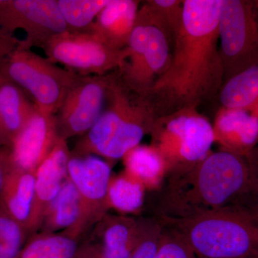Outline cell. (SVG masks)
Masks as SVG:
<instances>
[{"label":"cell","instance_id":"cell-30","mask_svg":"<svg viewBox=\"0 0 258 258\" xmlns=\"http://www.w3.org/2000/svg\"><path fill=\"white\" fill-rule=\"evenodd\" d=\"M161 222L162 233L155 258H198L177 231Z\"/></svg>","mask_w":258,"mask_h":258},{"label":"cell","instance_id":"cell-13","mask_svg":"<svg viewBox=\"0 0 258 258\" xmlns=\"http://www.w3.org/2000/svg\"><path fill=\"white\" fill-rule=\"evenodd\" d=\"M141 232L142 218L107 213L86 234L77 258H129Z\"/></svg>","mask_w":258,"mask_h":258},{"label":"cell","instance_id":"cell-27","mask_svg":"<svg viewBox=\"0 0 258 258\" xmlns=\"http://www.w3.org/2000/svg\"><path fill=\"white\" fill-rule=\"evenodd\" d=\"M30 235L0 205V258H18Z\"/></svg>","mask_w":258,"mask_h":258},{"label":"cell","instance_id":"cell-23","mask_svg":"<svg viewBox=\"0 0 258 258\" xmlns=\"http://www.w3.org/2000/svg\"><path fill=\"white\" fill-rule=\"evenodd\" d=\"M258 99V64L224 83L220 91L222 107L249 110Z\"/></svg>","mask_w":258,"mask_h":258},{"label":"cell","instance_id":"cell-7","mask_svg":"<svg viewBox=\"0 0 258 258\" xmlns=\"http://www.w3.org/2000/svg\"><path fill=\"white\" fill-rule=\"evenodd\" d=\"M218 33L224 83L258 64V12L254 1L222 0Z\"/></svg>","mask_w":258,"mask_h":258},{"label":"cell","instance_id":"cell-8","mask_svg":"<svg viewBox=\"0 0 258 258\" xmlns=\"http://www.w3.org/2000/svg\"><path fill=\"white\" fill-rule=\"evenodd\" d=\"M49 60L81 76H105L121 67L128 50L108 46L86 31H66L42 47Z\"/></svg>","mask_w":258,"mask_h":258},{"label":"cell","instance_id":"cell-31","mask_svg":"<svg viewBox=\"0 0 258 258\" xmlns=\"http://www.w3.org/2000/svg\"><path fill=\"white\" fill-rule=\"evenodd\" d=\"M10 147H0V189L5 173L9 166Z\"/></svg>","mask_w":258,"mask_h":258},{"label":"cell","instance_id":"cell-4","mask_svg":"<svg viewBox=\"0 0 258 258\" xmlns=\"http://www.w3.org/2000/svg\"><path fill=\"white\" fill-rule=\"evenodd\" d=\"M161 222L177 231L198 258L258 257V217L236 205Z\"/></svg>","mask_w":258,"mask_h":258},{"label":"cell","instance_id":"cell-32","mask_svg":"<svg viewBox=\"0 0 258 258\" xmlns=\"http://www.w3.org/2000/svg\"><path fill=\"white\" fill-rule=\"evenodd\" d=\"M10 140L0 119V147H10Z\"/></svg>","mask_w":258,"mask_h":258},{"label":"cell","instance_id":"cell-21","mask_svg":"<svg viewBox=\"0 0 258 258\" xmlns=\"http://www.w3.org/2000/svg\"><path fill=\"white\" fill-rule=\"evenodd\" d=\"M122 159L124 171L143 184L146 189H159L169 171L165 159L152 145L139 144Z\"/></svg>","mask_w":258,"mask_h":258},{"label":"cell","instance_id":"cell-35","mask_svg":"<svg viewBox=\"0 0 258 258\" xmlns=\"http://www.w3.org/2000/svg\"><path fill=\"white\" fill-rule=\"evenodd\" d=\"M249 258H258V257H249Z\"/></svg>","mask_w":258,"mask_h":258},{"label":"cell","instance_id":"cell-12","mask_svg":"<svg viewBox=\"0 0 258 258\" xmlns=\"http://www.w3.org/2000/svg\"><path fill=\"white\" fill-rule=\"evenodd\" d=\"M68 177L79 191L83 206L80 236H86L97 222L108 213V189L111 163L96 156H73L68 164Z\"/></svg>","mask_w":258,"mask_h":258},{"label":"cell","instance_id":"cell-24","mask_svg":"<svg viewBox=\"0 0 258 258\" xmlns=\"http://www.w3.org/2000/svg\"><path fill=\"white\" fill-rule=\"evenodd\" d=\"M184 1L149 0L139 7L137 23H149L162 28L174 43L182 23Z\"/></svg>","mask_w":258,"mask_h":258},{"label":"cell","instance_id":"cell-2","mask_svg":"<svg viewBox=\"0 0 258 258\" xmlns=\"http://www.w3.org/2000/svg\"><path fill=\"white\" fill-rule=\"evenodd\" d=\"M248 177L245 157L222 150L196 164L168 171L157 191L154 217L188 220L233 205Z\"/></svg>","mask_w":258,"mask_h":258},{"label":"cell","instance_id":"cell-28","mask_svg":"<svg viewBox=\"0 0 258 258\" xmlns=\"http://www.w3.org/2000/svg\"><path fill=\"white\" fill-rule=\"evenodd\" d=\"M248 167L247 184L242 192L232 205L240 207L258 217V147L246 154Z\"/></svg>","mask_w":258,"mask_h":258},{"label":"cell","instance_id":"cell-29","mask_svg":"<svg viewBox=\"0 0 258 258\" xmlns=\"http://www.w3.org/2000/svg\"><path fill=\"white\" fill-rule=\"evenodd\" d=\"M162 230L163 223L159 219L142 218L140 239L129 258H155Z\"/></svg>","mask_w":258,"mask_h":258},{"label":"cell","instance_id":"cell-3","mask_svg":"<svg viewBox=\"0 0 258 258\" xmlns=\"http://www.w3.org/2000/svg\"><path fill=\"white\" fill-rule=\"evenodd\" d=\"M157 115L149 96L131 89L116 70L110 74L106 103L99 119L80 137L71 154L96 156L109 163L123 159L151 134Z\"/></svg>","mask_w":258,"mask_h":258},{"label":"cell","instance_id":"cell-17","mask_svg":"<svg viewBox=\"0 0 258 258\" xmlns=\"http://www.w3.org/2000/svg\"><path fill=\"white\" fill-rule=\"evenodd\" d=\"M140 3L136 0H110L85 31L112 48H126L135 28Z\"/></svg>","mask_w":258,"mask_h":258},{"label":"cell","instance_id":"cell-5","mask_svg":"<svg viewBox=\"0 0 258 258\" xmlns=\"http://www.w3.org/2000/svg\"><path fill=\"white\" fill-rule=\"evenodd\" d=\"M0 74L21 88L37 108L55 115L79 76L33 52L16 37L0 40Z\"/></svg>","mask_w":258,"mask_h":258},{"label":"cell","instance_id":"cell-26","mask_svg":"<svg viewBox=\"0 0 258 258\" xmlns=\"http://www.w3.org/2000/svg\"><path fill=\"white\" fill-rule=\"evenodd\" d=\"M110 0H57L68 30H87Z\"/></svg>","mask_w":258,"mask_h":258},{"label":"cell","instance_id":"cell-19","mask_svg":"<svg viewBox=\"0 0 258 258\" xmlns=\"http://www.w3.org/2000/svg\"><path fill=\"white\" fill-rule=\"evenodd\" d=\"M82 215L81 197L68 177L60 192L47 208L38 232L62 233L79 240Z\"/></svg>","mask_w":258,"mask_h":258},{"label":"cell","instance_id":"cell-14","mask_svg":"<svg viewBox=\"0 0 258 258\" xmlns=\"http://www.w3.org/2000/svg\"><path fill=\"white\" fill-rule=\"evenodd\" d=\"M58 139L55 115L37 107L28 123L12 142L9 166L35 173Z\"/></svg>","mask_w":258,"mask_h":258},{"label":"cell","instance_id":"cell-9","mask_svg":"<svg viewBox=\"0 0 258 258\" xmlns=\"http://www.w3.org/2000/svg\"><path fill=\"white\" fill-rule=\"evenodd\" d=\"M172 40L162 28L149 23H136L127 49L128 55L118 71L131 89L147 95L169 63Z\"/></svg>","mask_w":258,"mask_h":258},{"label":"cell","instance_id":"cell-6","mask_svg":"<svg viewBox=\"0 0 258 258\" xmlns=\"http://www.w3.org/2000/svg\"><path fill=\"white\" fill-rule=\"evenodd\" d=\"M150 134L151 145L160 152L169 170L203 160L215 143L212 123L197 108L158 117Z\"/></svg>","mask_w":258,"mask_h":258},{"label":"cell","instance_id":"cell-11","mask_svg":"<svg viewBox=\"0 0 258 258\" xmlns=\"http://www.w3.org/2000/svg\"><path fill=\"white\" fill-rule=\"evenodd\" d=\"M110 74L78 76L55 114L59 138L82 137L96 124L106 103Z\"/></svg>","mask_w":258,"mask_h":258},{"label":"cell","instance_id":"cell-10","mask_svg":"<svg viewBox=\"0 0 258 258\" xmlns=\"http://www.w3.org/2000/svg\"><path fill=\"white\" fill-rule=\"evenodd\" d=\"M26 34L27 47L42 48L52 37L63 33L67 26L57 0H0V40Z\"/></svg>","mask_w":258,"mask_h":258},{"label":"cell","instance_id":"cell-16","mask_svg":"<svg viewBox=\"0 0 258 258\" xmlns=\"http://www.w3.org/2000/svg\"><path fill=\"white\" fill-rule=\"evenodd\" d=\"M212 128L222 150L245 157L258 144V116L249 110L221 107Z\"/></svg>","mask_w":258,"mask_h":258},{"label":"cell","instance_id":"cell-18","mask_svg":"<svg viewBox=\"0 0 258 258\" xmlns=\"http://www.w3.org/2000/svg\"><path fill=\"white\" fill-rule=\"evenodd\" d=\"M35 174L8 166L0 189V205L29 233L34 203Z\"/></svg>","mask_w":258,"mask_h":258},{"label":"cell","instance_id":"cell-1","mask_svg":"<svg viewBox=\"0 0 258 258\" xmlns=\"http://www.w3.org/2000/svg\"><path fill=\"white\" fill-rule=\"evenodd\" d=\"M222 0H184L170 61L148 96L157 113L197 108L224 84L218 23Z\"/></svg>","mask_w":258,"mask_h":258},{"label":"cell","instance_id":"cell-33","mask_svg":"<svg viewBox=\"0 0 258 258\" xmlns=\"http://www.w3.org/2000/svg\"><path fill=\"white\" fill-rule=\"evenodd\" d=\"M249 111H250L252 113H254V115L258 116V99L257 101H256V103H254V106H252Z\"/></svg>","mask_w":258,"mask_h":258},{"label":"cell","instance_id":"cell-34","mask_svg":"<svg viewBox=\"0 0 258 258\" xmlns=\"http://www.w3.org/2000/svg\"><path fill=\"white\" fill-rule=\"evenodd\" d=\"M254 4H255L256 8H257V12H258V0L257 1H254Z\"/></svg>","mask_w":258,"mask_h":258},{"label":"cell","instance_id":"cell-22","mask_svg":"<svg viewBox=\"0 0 258 258\" xmlns=\"http://www.w3.org/2000/svg\"><path fill=\"white\" fill-rule=\"evenodd\" d=\"M79 241L62 233L37 232L29 237L18 258H77Z\"/></svg>","mask_w":258,"mask_h":258},{"label":"cell","instance_id":"cell-25","mask_svg":"<svg viewBox=\"0 0 258 258\" xmlns=\"http://www.w3.org/2000/svg\"><path fill=\"white\" fill-rule=\"evenodd\" d=\"M145 187L139 181L122 171L112 176L108 189V205L123 214L137 213L145 200Z\"/></svg>","mask_w":258,"mask_h":258},{"label":"cell","instance_id":"cell-15","mask_svg":"<svg viewBox=\"0 0 258 258\" xmlns=\"http://www.w3.org/2000/svg\"><path fill=\"white\" fill-rule=\"evenodd\" d=\"M70 158L71 151L67 142L59 138L55 147L35 171V203L30 227L31 235L40 230L47 208L60 192L68 179Z\"/></svg>","mask_w":258,"mask_h":258},{"label":"cell","instance_id":"cell-20","mask_svg":"<svg viewBox=\"0 0 258 258\" xmlns=\"http://www.w3.org/2000/svg\"><path fill=\"white\" fill-rule=\"evenodd\" d=\"M36 108L21 88L0 74V119L10 143L25 127Z\"/></svg>","mask_w":258,"mask_h":258}]
</instances>
